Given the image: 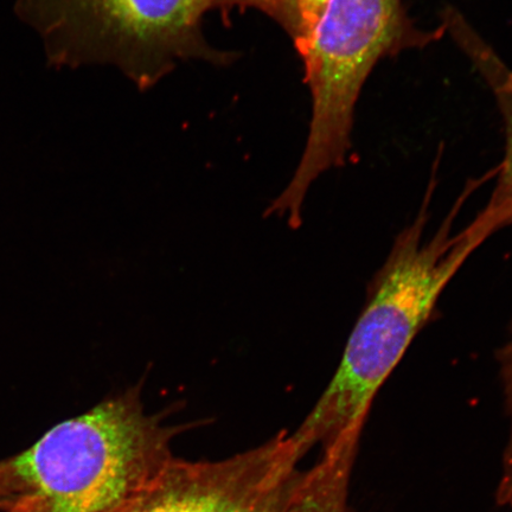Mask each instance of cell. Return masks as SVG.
<instances>
[{
    "instance_id": "7a4b0ae2",
    "label": "cell",
    "mask_w": 512,
    "mask_h": 512,
    "mask_svg": "<svg viewBox=\"0 0 512 512\" xmlns=\"http://www.w3.org/2000/svg\"><path fill=\"white\" fill-rule=\"evenodd\" d=\"M142 393L140 382L0 465L8 512H123L175 458L182 431L147 413Z\"/></svg>"
},
{
    "instance_id": "6da1fadb",
    "label": "cell",
    "mask_w": 512,
    "mask_h": 512,
    "mask_svg": "<svg viewBox=\"0 0 512 512\" xmlns=\"http://www.w3.org/2000/svg\"><path fill=\"white\" fill-rule=\"evenodd\" d=\"M430 197L431 191L371 280L336 374L292 434L305 454L313 446L361 437L377 393L432 317L441 293L480 247L463 232L452 235L463 198L438 232L424 238Z\"/></svg>"
},
{
    "instance_id": "9c48e42d",
    "label": "cell",
    "mask_w": 512,
    "mask_h": 512,
    "mask_svg": "<svg viewBox=\"0 0 512 512\" xmlns=\"http://www.w3.org/2000/svg\"><path fill=\"white\" fill-rule=\"evenodd\" d=\"M235 8H253L264 12L281 25L293 41L296 40L299 29L297 0H235Z\"/></svg>"
},
{
    "instance_id": "8992f818",
    "label": "cell",
    "mask_w": 512,
    "mask_h": 512,
    "mask_svg": "<svg viewBox=\"0 0 512 512\" xmlns=\"http://www.w3.org/2000/svg\"><path fill=\"white\" fill-rule=\"evenodd\" d=\"M450 32L489 82L504 121L505 156L497 168L496 187L484 209L463 229L483 245L499 230L512 226V72L464 19L453 23Z\"/></svg>"
},
{
    "instance_id": "52a82bcc",
    "label": "cell",
    "mask_w": 512,
    "mask_h": 512,
    "mask_svg": "<svg viewBox=\"0 0 512 512\" xmlns=\"http://www.w3.org/2000/svg\"><path fill=\"white\" fill-rule=\"evenodd\" d=\"M360 439L324 447L323 456L304 473L292 512H351L349 490Z\"/></svg>"
},
{
    "instance_id": "3957f363",
    "label": "cell",
    "mask_w": 512,
    "mask_h": 512,
    "mask_svg": "<svg viewBox=\"0 0 512 512\" xmlns=\"http://www.w3.org/2000/svg\"><path fill=\"white\" fill-rule=\"evenodd\" d=\"M446 31L415 28L402 0H328L300 56L312 95V120L296 174L268 208L293 229L303 221L307 191L316 179L345 162L351 147L358 96L383 57L422 48Z\"/></svg>"
},
{
    "instance_id": "8fae6325",
    "label": "cell",
    "mask_w": 512,
    "mask_h": 512,
    "mask_svg": "<svg viewBox=\"0 0 512 512\" xmlns=\"http://www.w3.org/2000/svg\"><path fill=\"white\" fill-rule=\"evenodd\" d=\"M0 505H2V507H3V497H2V494H0Z\"/></svg>"
},
{
    "instance_id": "5b68a950",
    "label": "cell",
    "mask_w": 512,
    "mask_h": 512,
    "mask_svg": "<svg viewBox=\"0 0 512 512\" xmlns=\"http://www.w3.org/2000/svg\"><path fill=\"white\" fill-rule=\"evenodd\" d=\"M304 457L286 431L216 462L175 457L123 512H292Z\"/></svg>"
},
{
    "instance_id": "277c9868",
    "label": "cell",
    "mask_w": 512,
    "mask_h": 512,
    "mask_svg": "<svg viewBox=\"0 0 512 512\" xmlns=\"http://www.w3.org/2000/svg\"><path fill=\"white\" fill-rule=\"evenodd\" d=\"M235 0H16L19 19L40 35L49 66L117 67L142 91L181 61L228 64L202 32L213 10L227 18Z\"/></svg>"
},
{
    "instance_id": "ba28073f",
    "label": "cell",
    "mask_w": 512,
    "mask_h": 512,
    "mask_svg": "<svg viewBox=\"0 0 512 512\" xmlns=\"http://www.w3.org/2000/svg\"><path fill=\"white\" fill-rule=\"evenodd\" d=\"M505 409L509 418V437L503 453L502 473L497 488V503L512 508V325L508 341L497 351Z\"/></svg>"
},
{
    "instance_id": "30bf717a",
    "label": "cell",
    "mask_w": 512,
    "mask_h": 512,
    "mask_svg": "<svg viewBox=\"0 0 512 512\" xmlns=\"http://www.w3.org/2000/svg\"><path fill=\"white\" fill-rule=\"evenodd\" d=\"M328 0H297L299 29L294 46L300 54L305 50L310 41L313 30L322 16Z\"/></svg>"
}]
</instances>
